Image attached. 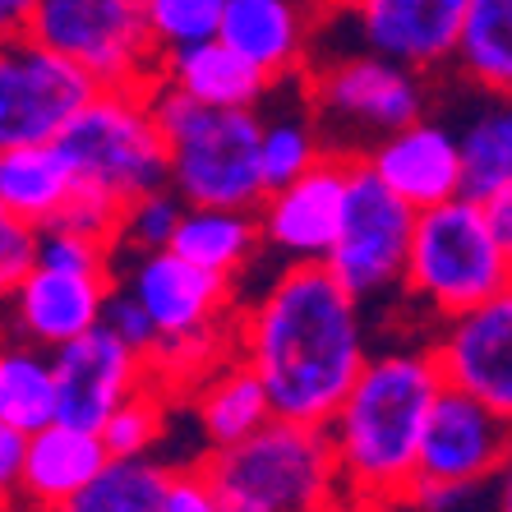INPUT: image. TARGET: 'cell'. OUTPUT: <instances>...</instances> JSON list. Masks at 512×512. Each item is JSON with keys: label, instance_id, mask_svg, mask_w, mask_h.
Here are the masks:
<instances>
[{"label": "cell", "instance_id": "6da1fadb", "mask_svg": "<svg viewBox=\"0 0 512 512\" xmlns=\"http://www.w3.org/2000/svg\"><path fill=\"white\" fill-rule=\"evenodd\" d=\"M236 356L282 420L328 425L374 356L365 305L323 263H286L236 314Z\"/></svg>", "mask_w": 512, "mask_h": 512}, {"label": "cell", "instance_id": "7a4b0ae2", "mask_svg": "<svg viewBox=\"0 0 512 512\" xmlns=\"http://www.w3.org/2000/svg\"><path fill=\"white\" fill-rule=\"evenodd\" d=\"M448 388L434 346L374 351L356 388L328 420L342 480L356 512L406 508L420 476V443L434 402Z\"/></svg>", "mask_w": 512, "mask_h": 512}, {"label": "cell", "instance_id": "3957f363", "mask_svg": "<svg viewBox=\"0 0 512 512\" xmlns=\"http://www.w3.org/2000/svg\"><path fill=\"white\" fill-rule=\"evenodd\" d=\"M231 512H356L328 425L273 416L259 434L199 457Z\"/></svg>", "mask_w": 512, "mask_h": 512}, {"label": "cell", "instance_id": "277c9868", "mask_svg": "<svg viewBox=\"0 0 512 512\" xmlns=\"http://www.w3.org/2000/svg\"><path fill=\"white\" fill-rule=\"evenodd\" d=\"M153 116L171 148V190L199 208H254L268 199L259 111L203 107L157 79L148 88Z\"/></svg>", "mask_w": 512, "mask_h": 512}, {"label": "cell", "instance_id": "5b68a950", "mask_svg": "<svg viewBox=\"0 0 512 512\" xmlns=\"http://www.w3.org/2000/svg\"><path fill=\"white\" fill-rule=\"evenodd\" d=\"M512 282V259L503 250L489 203L457 194L448 203L420 208L411 259H406V296L434 323L476 310Z\"/></svg>", "mask_w": 512, "mask_h": 512}, {"label": "cell", "instance_id": "8992f818", "mask_svg": "<svg viewBox=\"0 0 512 512\" xmlns=\"http://www.w3.org/2000/svg\"><path fill=\"white\" fill-rule=\"evenodd\" d=\"M56 143L79 171V185L111 194L116 203L171 185V148L148 88H102Z\"/></svg>", "mask_w": 512, "mask_h": 512}, {"label": "cell", "instance_id": "52a82bcc", "mask_svg": "<svg viewBox=\"0 0 512 512\" xmlns=\"http://www.w3.org/2000/svg\"><path fill=\"white\" fill-rule=\"evenodd\" d=\"M19 33L79 60L102 88H153L167 60L148 0H37Z\"/></svg>", "mask_w": 512, "mask_h": 512}, {"label": "cell", "instance_id": "ba28073f", "mask_svg": "<svg viewBox=\"0 0 512 512\" xmlns=\"http://www.w3.org/2000/svg\"><path fill=\"white\" fill-rule=\"evenodd\" d=\"M425 79L429 74L365 47V51H346V56L328 60V65H314L305 74V97H310L319 130L365 134L374 148L393 130L425 116V97H429Z\"/></svg>", "mask_w": 512, "mask_h": 512}, {"label": "cell", "instance_id": "9c48e42d", "mask_svg": "<svg viewBox=\"0 0 512 512\" xmlns=\"http://www.w3.org/2000/svg\"><path fill=\"white\" fill-rule=\"evenodd\" d=\"M411 236H416V208L397 190H388L370 171L365 157H356L342 231H337V245H333V254L323 259V268H328L360 305H370V300L406 286Z\"/></svg>", "mask_w": 512, "mask_h": 512}, {"label": "cell", "instance_id": "30bf717a", "mask_svg": "<svg viewBox=\"0 0 512 512\" xmlns=\"http://www.w3.org/2000/svg\"><path fill=\"white\" fill-rule=\"evenodd\" d=\"M102 93L79 60L28 33H5L0 51V148L56 143L74 116Z\"/></svg>", "mask_w": 512, "mask_h": 512}, {"label": "cell", "instance_id": "8fae6325", "mask_svg": "<svg viewBox=\"0 0 512 512\" xmlns=\"http://www.w3.org/2000/svg\"><path fill=\"white\" fill-rule=\"evenodd\" d=\"M508 457L512 420L448 383L425 425L416 489H485L499 480Z\"/></svg>", "mask_w": 512, "mask_h": 512}, {"label": "cell", "instance_id": "7c38bea8", "mask_svg": "<svg viewBox=\"0 0 512 512\" xmlns=\"http://www.w3.org/2000/svg\"><path fill=\"white\" fill-rule=\"evenodd\" d=\"M351 167L356 153H328L314 171L291 180L286 190H273L259 203L263 250H273L286 263H323L337 245L351 194Z\"/></svg>", "mask_w": 512, "mask_h": 512}, {"label": "cell", "instance_id": "4fadbf2b", "mask_svg": "<svg viewBox=\"0 0 512 512\" xmlns=\"http://www.w3.org/2000/svg\"><path fill=\"white\" fill-rule=\"evenodd\" d=\"M56 374H60V420L84 429H102L120 406L153 388V365L139 356L130 342H120L111 328L74 337L56 346Z\"/></svg>", "mask_w": 512, "mask_h": 512}, {"label": "cell", "instance_id": "5bb4252c", "mask_svg": "<svg viewBox=\"0 0 512 512\" xmlns=\"http://www.w3.org/2000/svg\"><path fill=\"white\" fill-rule=\"evenodd\" d=\"M116 282L120 273H79V268L37 263L14 291H5L10 337L42 346V351H56L74 337L93 333V328H102V314H107Z\"/></svg>", "mask_w": 512, "mask_h": 512}, {"label": "cell", "instance_id": "9a60e30c", "mask_svg": "<svg viewBox=\"0 0 512 512\" xmlns=\"http://www.w3.org/2000/svg\"><path fill=\"white\" fill-rule=\"evenodd\" d=\"M434 351L453 388L512 420V282L499 296L480 300L476 310L443 319Z\"/></svg>", "mask_w": 512, "mask_h": 512}, {"label": "cell", "instance_id": "2e32d148", "mask_svg": "<svg viewBox=\"0 0 512 512\" xmlns=\"http://www.w3.org/2000/svg\"><path fill=\"white\" fill-rule=\"evenodd\" d=\"M360 42L420 74L457 65L471 0H342Z\"/></svg>", "mask_w": 512, "mask_h": 512}, {"label": "cell", "instance_id": "e0dca14e", "mask_svg": "<svg viewBox=\"0 0 512 512\" xmlns=\"http://www.w3.org/2000/svg\"><path fill=\"white\" fill-rule=\"evenodd\" d=\"M370 162V171L397 190L411 208H434L448 203L457 194H466V153L462 134H453L439 120H411L402 130H393L388 139H379L370 153H360Z\"/></svg>", "mask_w": 512, "mask_h": 512}, {"label": "cell", "instance_id": "ac0fdd59", "mask_svg": "<svg viewBox=\"0 0 512 512\" xmlns=\"http://www.w3.org/2000/svg\"><path fill=\"white\" fill-rule=\"evenodd\" d=\"M111 462L102 429H84L70 420L28 434V462L19 485L10 489L14 512H70L74 499L93 485Z\"/></svg>", "mask_w": 512, "mask_h": 512}, {"label": "cell", "instance_id": "d6986e66", "mask_svg": "<svg viewBox=\"0 0 512 512\" xmlns=\"http://www.w3.org/2000/svg\"><path fill=\"white\" fill-rule=\"evenodd\" d=\"M323 0H227L222 42L250 56L268 79H296L310 65Z\"/></svg>", "mask_w": 512, "mask_h": 512}, {"label": "cell", "instance_id": "ffe728a7", "mask_svg": "<svg viewBox=\"0 0 512 512\" xmlns=\"http://www.w3.org/2000/svg\"><path fill=\"white\" fill-rule=\"evenodd\" d=\"M157 79H167L171 88L190 93L203 107H222V111H259L263 97L277 88V79H268L250 56H240L222 37L199 42V47H185V51H171L162 60Z\"/></svg>", "mask_w": 512, "mask_h": 512}, {"label": "cell", "instance_id": "44dd1931", "mask_svg": "<svg viewBox=\"0 0 512 512\" xmlns=\"http://www.w3.org/2000/svg\"><path fill=\"white\" fill-rule=\"evenodd\" d=\"M79 194V171L60 143L0 148V213L33 227H56Z\"/></svg>", "mask_w": 512, "mask_h": 512}, {"label": "cell", "instance_id": "7402d4cb", "mask_svg": "<svg viewBox=\"0 0 512 512\" xmlns=\"http://www.w3.org/2000/svg\"><path fill=\"white\" fill-rule=\"evenodd\" d=\"M190 411H194V420H199V434L208 448H231V443L259 434V429L277 416L273 397H268V383L240 356H231L227 365H217V370L194 388Z\"/></svg>", "mask_w": 512, "mask_h": 512}, {"label": "cell", "instance_id": "603a6c76", "mask_svg": "<svg viewBox=\"0 0 512 512\" xmlns=\"http://www.w3.org/2000/svg\"><path fill=\"white\" fill-rule=\"evenodd\" d=\"M171 250L208 268V273L236 282L254 263V254L263 250L259 213L254 208H199V203H190L185 217H180Z\"/></svg>", "mask_w": 512, "mask_h": 512}, {"label": "cell", "instance_id": "cb8c5ba5", "mask_svg": "<svg viewBox=\"0 0 512 512\" xmlns=\"http://www.w3.org/2000/svg\"><path fill=\"white\" fill-rule=\"evenodd\" d=\"M60 420L56 356L42 346L10 342L0 356V425L37 434Z\"/></svg>", "mask_w": 512, "mask_h": 512}, {"label": "cell", "instance_id": "d4e9b609", "mask_svg": "<svg viewBox=\"0 0 512 512\" xmlns=\"http://www.w3.org/2000/svg\"><path fill=\"white\" fill-rule=\"evenodd\" d=\"M457 74L489 97L512 93V0H471Z\"/></svg>", "mask_w": 512, "mask_h": 512}, {"label": "cell", "instance_id": "484cf974", "mask_svg": "<svg viewBox=\"0 0 512 512\" xmlns=\"http://www.w3.org/2000/svg\"><path fill=\"white\" fill-rule=\"evenodd\" d=\"M176 466L148 457H111L107 471L74 499L70 512H167Z\"/></svg>", "mask_w": 512, "mask_h": 512}, {"label": "cell", "instance_id": "4316f807", "mask_svg": "<svg viewBox=\"0 0 512 512\" xmlns=\"http://www.w3.org/2000/svg\"><path fill=\"white\" fill-rule=\"evenodd\" d=\"M466 153V194L476 199H499L512 190V93L489 97V107L471 116L462 130Z\"/></svg>", "mask_w": 512, "mask_h": 512}, {"label": "cell", "instance_id": "83f0119b", "mask_svg": "<svg viewBox=\"0 0 512 512\" xmlns=\"http://www.w3.org/2000/svg\"><path fill=\"white\" fill-rule=\"evenodd\" d=\"M333 153L328 139H323L314 111H291V116H263V180H268V194L286 190L291 180H300L305 171H314L323 157Z\"/></svg>", "mask_w": 512, "mask_h": 512}, {"label": "cell", "instance_id": "f1b7e54d", "mask_svg": "<svg viewBox=\"0 0 512 512\" xmlns=\"http://www.w3.org/2000/svg\"><path fill=\"white\" fill-rule=\"evenodd\" d=\"M190 203L180 199L176 190H153L143 194V199L125 203V217H120V231H116V250L120 259L125 254H148V250H171V240H176V227L180 217H185Z\"/></svg>", "mask_w": 512, "mask_h": 512}, {"label": "cell", "instance_id": "f546056e", "mask_svg": "<svg viewBox=\"0 0 512 512\" xmlns=\"http://www.w3.org/2000/svg\"><path fill=\"white\" fill-rule=\"evenodd\" d=\"M176 397L162 393V388H143L139 397L120 406L116 416L102 425V439H107L111 457H148L167 434V411Z\"/></svg>", "mask_w": 512, "mask_h": 512}, {"label": "cell", "instance_id": "4dcf8cb0", "mask_svg": "<svg viewBox=\"0 0 512 512\" xmlns=\"http://www.w3.org/2000/svg\"><path fill=\"white\" fill-rule=\"evenodd\" d=\"M148 19H153V37L162 56H171V51L222 37L227 0H148Z\"/></svg>", "mask_w": 512, "mask_h": 512}, {"label": "cell", "instance_id": "1f68e13d", "mask_svg": "<svg viewBox=\"0 0 512 512\" xmlns=\"http://www.w3.org/2000/svg\"><path fill=\"white\" fill-rule=\"evenodd\" d=\"M37 259H42V227L0 213V286L14 291L37 268Z\"/></svg>", "mask_w": 512, "mask_h": 512}, {"label": "cell", "instance_id": "d6a6232c", "mask_svg": "<svg viewBox=\"0 0 512 512\" xmlns=\"http://www.w3.org/2000/svg\"><path fill=\"white\" fill-rule=\"evenodd\" d=\"M102 328H111L120 342H130L139 356H153V346H157V323H153V314L143 310L139 296H134L125 282H116V291H111L107 314H102Z\"/></svg>", "mask_w": 512, "mask_h": 512}, {"label": "cell", "instance_id": "836d02e7", "mask_svg": "<svg viewBox=\"0 0 512 512\" xmlns=\"http://www.w3.org/2000/svg\"><path fill=\"white\" fill-rule=\"evenodd\" d=\"M167 512H231V508L222 503V494H217V485L208 480V471L194 462V466H176Z\"/></svg>", "mask_w": 512, "mask_h": 512}, {"label": "cell", "instance_id": "e575fe53", "mask_svg": "<svg viewBox=\"0 0 512 512\" xmlns=\"http://www.w3.org/2000/svg\"><path fill=\"white\" fill-rule=\"evenodd\" d=\"M24 462H28V434H24V429L0 425V480H5V494L19 485Z\"/></svg>", "mask_w": 512, "mask_h": 512}, {"label": "cell", "instance_id": "d590c367", "mask_svg": "<svg viewBox=\"0 0 512 512\" xmlns=\"http://www.w3.org/2000/svg\"><path fill=\"white\" fill-rule=\"evenodd\" d=\"M489 217H494V227H499L503 250H508V259H512V190H508V194H499V199H489Z\"/></svg>", "mask_w": 512, "mask_h": 512}, {"label": "cell", "instance_id": "8d00e7d4", "mask_svg": "<svg viewBox=\"0 0 512 512\" xmlns=\"http://www.w3.org/2000/svg\"><path fill=\"white\" fill-rule=\"evenodd\" d=\"M33 5L37 0H0V24H5V33H19V28L28 24Z\"/></svg>", "mask_w": 512, "mask_h": 512}, {"label": "cell", "instance_id": "74e56055", "mask_svg": "<svg viewBox=\"0 0 512 512\" xmlns=\"http://www.w3.org/2000/svg\"><path fill=\"white\" fill-rule=\"evenodd\" d=\"M489 512H512V457L499 471V480H494V508Z\"/></svg>", "mask_w": 512, "mask_h": 512}, {"label": "cell", "instance_id": "f35d334b", "mask_svg": "<svg viewBox=\"0 0 512 512\" xmlns=\"http://www.w3.org/2000/svg\"><path fill=\"white\" fill-rule=\"evenodd\" d=\"M323 5H342V0H323Z\"/></svg>", "mask_w": 512, "mask_h": 512}]
</instances>
